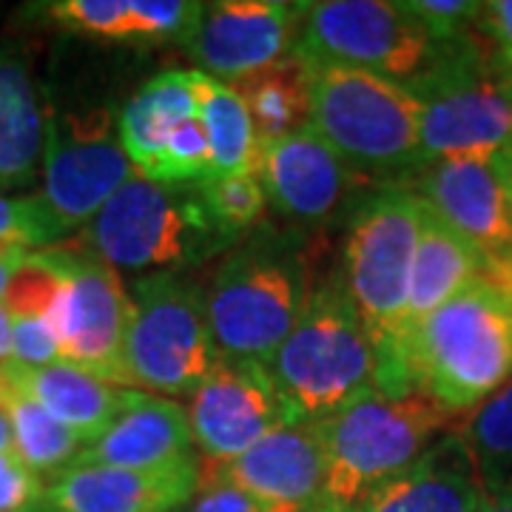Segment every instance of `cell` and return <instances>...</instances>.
<instances>
[{
    "mask_svg": "<svg viewBox=\"0 0 512 512\" xmlns=\"http://www.w3.org/2000/svg\"><path fill=\"white\" fill-rule=\"evenodd\" d=\"M404 367L447 413L484 404L512 379V296L476 276L407 333Z\"/></svg>",
    "mask_w": 512,
    "mask_h": 512,
    "instance_id": "obj_1",
    "label": "cell"
},
{
    "mask_svg": "<svg viewBox=\"0 0 512 512\" xmlns=\"http://www.w3.org/2000/svg\"><path fill=\"white\" fill-rule=\"evenodd\" d=\"M421 197L407 188H382L362 200L345 245V288L379 353L376 390L416 393L404 367L407 293L419 245Z\"/></svg>",
    "mask_w": 512,
    "mask_h": 512,
    "instance_id": "obj_2",
    "label": "cell"
},
{
    "mask_svg": "<svg viewBox=\"0 0 512 512\" xmlns=\"http://www.w3.org/2000/svg\"><path fill=\"white\" fill-rule=\"evenodd\" d=\"M296 421H322L379 384V353L345 279L325 282L265 362Z\"/></svg>",
    "mask_w": 512,
    "mask_h": 512,
    "instance_id": "obj_3",
    "label": "cell"
},
{
    "mask_svg": "<svg viewBox=\"0 0 512 512\" xmlns=\"http://www.w3.org/2000/svg\"><path fill=\"white\" fill-rule=\"evenodd\" d=\"M311 293L308 262L291 237L248 239L205 291L217 356L268 362L302 319Z\"/></svg>",
    "mask_w": 512,
    "mask_h": 512,
    "instance_id": "obj_4",
    "label": "cell"
},
{
    "mask_svg": "<svg viewBox=\"0 0 512 512\" xmlns=\"http://www.w3.org/2000/svg\"><path fill=\"white\" fill-rule=\"evenodd\" d=\"M228 242L205 208L200 185L157 183L140 171L83 225L77 239H69L111 268H157V274L160 268L202 262Z\"/></svg>",
    "mask_w": 512,
    "mask_h": 512,
    "instance_id": "obj_5",
    "label": "cell"
},
{
    "mask_svg": "<svg viewBox=\"0 0 512 512\" xmlns=\"http://www.w3.org/2000/svg\"><path fill=\"white\" fill-rule=\"evenodd\" d=\"M311 66V128L345 163L376 174L424 165L421 103L404 83L353 66Z\"/></svg>",
    "mask_w": 512,
    "mask_h": 512,
    "instance_id": "obj_6",
    "label": "cell"
},
{
    "mask_svg": "<svg viewBox=\"0 0 512 512\" xmlns=\"http://www.w3.org/2000/svg\"><path fill=\"white\" fill-rule=\"evenodd\" d=\"M447 410L424 393L390 396L370 390L319 421L328 478L325 501L356 510L387 478L416 464L447 421Z\"/></svg>",
    "mask_w": 512,
    "mask_h": 512,
    "instance_id": "obj_7",
    "label": "cell"
},
{
    "mask_svg": "<svg viewBox=\"0 0 512 512\" xmlns=\"http://www.w3.org/2000/svg\"><path fill=\"white\" fill-rule=\"evenodd\" d=\"M217 359L205 293L174 271L143 276L131 293L123 376L160 396L194 393Z\"/></svg>",
    "mask_w": 512,
    "mask_h": 512,
    "instance_id": "obj_8",
    "label": "cell"
},
{
    "mask_svg": "<svg viewBox=\"0 0 512 512\" xmlns=\"http://www.w3.org/2000/svg\"><path fill=\"white\" fill-rule=\"evenodd\" d=\"M421 103L424 165L447 157H490L512 143V100L470 37L407 83Z\"/></svg>",
    "mask_w": 512,
    "mask_h": 512,
    "instance_id": "obj_9",
    "label": "cell"
},
{
    "mask_svg": "<svg viewBox=\"0 0 512 512\" xmlns=\"http://www.w3.org/2000/svg\"><path fill=\"white\" fill-rule=\"evenodd\" d=\"M450 46L427 35L402 3L325 0L308 3L293 52L308 63L353 66L407 86L430 72Z\"/></svg>",
    "mask_w": 512,
    "mask_h": 512,
    "instance_id": "obj_10",
    "label": "cell"
},
{
    "mask_svg": "<svg viewBox=\"0 0 512 512\" xmlns=\"http://www.w3.org/2000/svg\"><path fill=\"white\" fill-rule=\"evenodd\" d=\"M131 174L134 165L120 143V117L114 109L97 106L46 114L40 200L63 237L89 225Z\"/></svg>",
    "mask_w": 512,
    "mask_h": 512,
    "instance_id": "obj_11",
    "label": "cell"
},
{
    "mask_svg": "<svg viewBox=\"0 0 512 512\" xmlns=\"http://www.w3.org/2000/svg\"><path fill=\"white\" fill-rule=\"evenodd\" d=\"M46 254L60 271V296L52 311L60 359L111 384H126L123 348L131 296L117 268L69 242L46 248Z\"/></svg>",
    "mask_w": 512,
    "mask_h": 512,
    "instance_id": "obj_12",
    "label": "cell"
},
{
    "mask_svg": "<svg viewBox=\"0 0 512 512\" xmlns=\"http://www.w3.org/2000/svg\"><path fill=\"white\" fill-rule=\"evenodd\" d=\"M188 421L194 447H200L208 464H222L296 419L265 362L217 356L191 393Z\"/></svg>",
    "mask_w": 512,
    "mask_h": 512,
    "instance_id": "obj_13",
    "label": "cell"
},
{
    "mask_svg": "<svg viewBox=\"0 0 512 512\" xmlns=\"http://www.w3.org/2000/svg\"><path fill=\"white\" fill-rule=\"evenodd\" d=\"M308 3L222 0L202 3V15L185 49L208 77L239 83L288 57Z\"/></svg>",
    "mask_w": 512,
    "mask_h": 512,
    "instance_id": "obj_14",
    "label": "cell"
},
{
    "mask_svg": "<svg viewBox=\"0 0 512 512\" xmlns=\"http://www.w3.org/2000/svg\"><path fill=\"white\" fill-rule=\"evenodd\" d=\"M202 473L228 481L268 512H305L325 495L328 450L319 421H291L242 456L205 464Z\"/></svg>",
    "mask_w": 512,
    "mask_h": 512,
    "instance_id": "obj_15",
    "label": "cell"
},
{
    "mask_svg": "<svg viewBox=\"0 0 512 512\" xmlns=\"http://www.w3.org/2000/svg\"><path fill=\"white\" fill-rule=\"evenodd\" d=\"M256 174L276 211L299 222L333 217L353 185L350 163L313 128L259 143Z\"/></svg>",
    "mask_w": 512,
    "mask_h": 512,
    "instance_id": "obj_16",
    "label": "cell"
},
{
    "mask_svg": "<svg viewBox=\"0 0 512 512\" xmlns=\"http://www.w3.org/2000/svg\"><path fill=\"white\" fill-rule=\"evenodd\" d=\"M419 194L481 251L512 248V205L498 157H447L424 165Z\"/></svg>",
    "mask_w": 512,
    "mask_h": 512,
    "instance_id": "obj_17",
    "label": "cell"
},
{
    "mask_svg": "<svg viewBox=\"0 0 512 512\" xmlns=\"http://www.w3.org/2000/svg\"><path fill=\"white\" fill-rule=\"evenodd\" d=\"M197 461L194 433L183 404L126 390V402L111 424L89 441L72 467H123V470H165Z\"/></svg>",
    "mask_w": 512,
    "mask_h": 512,
    "instance_id": "obj_18",
    "label": "cell"
},
{
    "mask_svg": "<svg viewBox=\"0 0 512 512\" xmlns=\"http://www.w3.org/2000/svg\"><path fill=\"white\" fill-rule=\"evenodd\" d=\"M200 464L165 470L66 467L46 487V504L57 512H177L200 490Z\"/></svg>",
    "mask_w": 512,
    "mask_h": 512,
    "instance_id": "obj_19",
    "label": "cell"
},
{
    "mask_svg": "<svg viewBox=\"0 0 512 512\" xmlns=\"http://www.w3.org/2000/svg\"><path fill=\"white\" fill-rule=\"evenodd\" d=\"M487 484L461 436L433 450L379 484L356 512H481Z\"/></svg>",
    "mask_w": 512,
    "mask_h": 512,
    "instance_id": "obj_20",
    "label": "cell"
},
{
    "mask_svg": "<svg viewBox=\"0 0 512 512\" xmlns=\"http://www.w3.org/2000/svg\"><path fill=\"white\" fill-rule=\"evenodd\" d=\"M0 370L6 382L18 387L29 399H35L57 421L72 427L86 444L109 427L126 402V387L106 382L63 359L43 367L3 362Z\"/></svg>",
    "mask_w": 512,
    "mask_h": 512,
    "instance_id": "obj_21",
    "label": "cell"
},
{
    "mask_svg": "<svg viewBox=\"0 0 512 512\" xmlns=\"http://www.w3.org/2000/svg\"><path fill=\"white\" fill-rule=\"evenodd\" d=\"M481 265H484V251L476 242L458 234L450 222L441 220L439 214L421 200L419 245H416L410 293H407V333L416 328L424 316L439 311L444 302H450L470 282H476Z\"/></svg>",
    "mask_w": 512,
    "mask_h": 512,
    "instance_id": "obj_22",
    "label": "cell"
},
{
    "mask_svg": "<svg viewBox=\"0 0 512 512\" xmlns=\"http://www.w3.org/2000/svg\"><path fill=\"white\" fill-rule=\"evenodd\" d=\"M197 117V72H165L148 80L120 111V143L134 171L154 177L171 131Z\"/></svg>",
    "mask_w": 512,
    "mask_h": 512,
    "instance_id": "obj_23",
    "label": "cell"
},
{
    "mask_svg": "<svg viewBox=\"0 0 512 512\" xmlns=\"http://www.w3.org/2000/svg\"><path fill=\"white\" fill-rule=\"evenodd\" d=\"M46 146V117L26 63L0 49V185L15 188L35 180Z\"/></svg>",
    "mask_w": 512,
    "mask_h": 512,
    "instance_id": "obj_24",
    "label": "cell"
},
{
    "mask_svg": "<svg viewBox=\"0 0 512 512\" xmlns=\"http://www.w3.org/2000/svg\"><path fill=\"white\" fill-rule=\"evenodd\" d=\"M313 66L291 52L279 63L231 83L251 111L259 143L311 128Z\"/></svg>",
    "mask_w": 512,
    "mask_h": 512,
    "instance_id": "obj_25",
    "label": "cell"
},
{
    "mask_svg": "<svg viewBox=\"0 0 512 512\" xmlns=\"http://www.w3.org/2000/svg\"><path fill=\"white\" fill-rule=\"evenodd\" d=\"M197 114L211 143V160H214L211 177L256 171L259 137L251 111L231 83L197 72Z\"/></svg>",
    "mask_w": 512,
    "mask_h": 512,
    "instance_id": "obj_26",
    "label": "cell"
},
{
    "mask_svg": "<svg viewBox=\"0 0 512 512\" xmlns=\"http://www.w3.org/2000/svg\"><path fill=\"white\" fill-rule=\"evenodd\" d=\"M0 407L6 410L12 424V439L18 453L37 476H60L66 467H72L74 458L86 447V441L57 421L49 410H43L35 399L20 393L18 387L6 382L0 393Z\"/></svg>",
    "mask_w": 512,
    "mask_h": 512,
    "instance_id": "obj_27",
    "label": "cell"
},
{
    "mask_svg": "<svg viewBox=\"0 0 512 512\" xmlns=\"http://www.w3.org/2000/svg\"><path fill=\"white\" fill-rule=\"evenodd\" d=\"M487 487L512 481V379L498 387L458 433Z\"/></svg>",
    "mask_w": 512,
    "mask_h": 512,
    "instance_id": "obj_28",
    "label": "cell"
},
{
    "mask_svg": "<svg viewBox=\"0 0 512 512\" xmlns=\"http://www.w3.org/2000/svg\"><path fill=\"white\" fill-rule=\"evenodd\" d=\"M46 15L77 35L114 40V43H148L140 0H57Z\"/></svg>",
    "mask_w": 512,
    "mask_h": 512,
    "instance_id": "obj_29",
    "label": "cell"
},
{
    "mask_svg": "<svg viewBox=\"0 0 512 512\" xmlns=\"http://www.w3.org/2000/svg\"><path fill=\"white\" fill-rule=\"evenodd\" d=\"M197 185H200V194L211 220L217 222L222 237L231 239V242L242 237L245 231L256 228L265 217L268 194H265L256 171L211 177V180H202Z\"/></svg>",
    "mask_w": 512,
    "mask_h": 512,
    "instance_id": "obj_30",
    "label": "cell"
},
{
    "mask_svg": "<svg viewBox=\"0 0 512 512\" xmlns=\"http://www.w3.org/2000/svg\"><path fill=\"white\" fill-rule=\"evenodd\" d=\"M63 237L49 208L37 197H3L0 194V242L20 248H43Z\"/></svg>",
    "mask_w": 512,
    "mask_h": 512,
    "instance_id": "obj_31",
    "label": "cell"
},
{
    "mask_svg": "<svg viewBox=\"0 0 512 512\" xmlns=\"http://www.w3.org/2000/svg\"><path fill=\"white\" fill-rule=\"evenodd\" d=\"M402 6L436 43L464 40L470 23H476L484 9L476 0H407Z\"/></svg>",
    "mask_w": 512,
    "mask_h": 512,
    "instance_id": "obj_32",
    "label": "cell"
},
{
    "mask_svg": "<svg viewBox=\"0 0 512 512\" xmlns=\"http://www.w3.org/2000/svg\"><path fill=\"white\" fill-rule=\"evenodd\" d=\"M43 501H46L43 478L15 450L0 453V512L32 510Z\"/></svg>",
    "mask_w": 512,
    "mask_h": 512,
    "instance_id": "obj_33",
    "label": "cell"
},
{
    "mask_svg": "<svg viewBox=\"0 0 512 512\" xmlns=\"http://www.w3.org/2000/svg\"><path fill=\"white\" fill-rule=\"evenodd\" d=\"M185 512H268L256 498L220 478L200 473V490L185 504Z\"/></svg>",
    "mask_w": 512,
    "mask_h": 512,
    "instance_id": "obj_34",
    "label": "cell"
},
{
    "mask_svg": "<svg viewBox=\"0 0 512 512\" xmlns=\"http://www.w3.org/2000/svg\"><path fill=\"white\" fill-rule=\"evenodd\" d=\"M481 26L501 52H512V0H493L481 9Z\"/></svg>",
    "mask_w": 512,
    "mask_h": 512,
    "instance_id": "obj_35",
    "label": "cell"
},
{
    "mask_svg": "<svg viewBox=\"0 0 512 512\" xmlns=\"http://www.w3.org/2000/svg\"><path fill=\"white\" fill-rule=\"evenodd\" d=\"M26 256H29V248L0 242V299H3V291H6V285H9V279H12L15 271L26 262Z\"/></svg>",
    "mask_w": 512,
    "mask_h": 512,
    "instance_id": "obj_36",
    "label": "cell"
},
{
    "mask_svg": "<svg viewBox=\"0 0 512 512\" xmlns=\"http://www.w3.org/2000/svg\"><path fill=\"white\" fill-rule=\"evenodd\" d=\"M481 512H512V481L487 487V504Z\"/></svg>",
    "mask_w": 512,
    "mask_h": 512,
    "instance_id": "obj_37",
    "label": "cell"
},
{
    "mask_svg": "<svg viewBox=\"0 0 512 512\" xmlns=\"http://www.w3.org/2000/svg\"><path fill=\"white\" fill-rule=\"evenodd\" d=\"M493 72H495V80L501 83V89L507 92V97L512 100V52H495L493 55Z\"/></svg>",
    "mask_w": 512,
    "mask_h": 512,
    "instance_id": "obj_38",
    "label": "cell"
},
{
    "mask_svg": "<svg viewBox=\"0 0 512 512\" xmlns=\"http://www.w3.org/2000/svg\"><path fill=\"white\" fill-rule=\"evenodd\" d=\"M3 362H12V325H9V316L0 305V365Z\"/></svg>",
    "mask_w": 512,
    "mask_h": 512,
    "instance_id": "obj_39",
    "label": "cell"
},
{
    "mask_svg": "<svg viewBox=\"0 0 512 512\" xmlns=\"http://www.w3.org/2000/svg\"><path fill=\"white\" fill-rule=\"evenodd\" d=\"M15 450V439H12V424H9V416L6 410L0 407V453H9Z\"/></svg>",
    "mask_w": 512,
    "mask_h": 512,
    "instance_id": "obj_40",
    "label": "cell"
},
{
    "mask_svg": "<svg viewBox=\"0 0 512 512\" xmlns=\"http://www.w3.org/2000/svg\"><path fill=\"white\" fill-rule=\"evenodd\" d=\"M305 512H356V510H350V507H339V504H330V501H319V504H313V507H308Z\"/></svg>",
    "mask_w": 512,
    "mask_h": 512,
    "instance_id": "obj_41",
    "label": "cell"
},
{
    "mask_svg": "<svg viewBox=\"0 0 512 512\" xmlns=\"http://www.w3.org/2000/svg\"><path fill=\"white\" fill-rule=\"evenodd\" d=\"M498 160H501V163L507 165V168H512V143L507 148H504V151H501V154H498Z\"/></svg>",
    "mask_w": 512,
    "mask_h": 512,
    "instance_id": "obj_42",
    "label": "cell"
},
{
    "mask_svg": "<svg viewBox=\"0 0 512 512\" xmlns=\"http://www.w3.org/2000/svg\"><path fill=\"white\" fill-rule=\"evenodd\" d=\"M498 157V154H495ZM501 163V160H498ZM501 168H504V177H507V191H510V205H512V168H507V165L501 163Z\"/></svg>",
    "mask_w": 512,
    "mask_h": 512,
    "instance_id": "obj_43",
    "label": "cell"
},
{
    "mask_svg": "<svg viewBox=\"0 0 512 512\" xmlns=\"http://www.w3.org/2000/svg\"><path fill=\"white\" fill-rule=\"evenodd\" d=\"M23 512H57V510H52V507L43 501V504H37V507H32V510H23Z\"/></svg>",
    "mask_w": 512,
    "mask_h": 512,
    "instance_id": "obj_44",
    "label": "cell"
},
{
    "mask_svg": "<svg viewBox=\"0 0 512 512\" xmlns=\"http://www.w3.org/2000/svg\"><path fill=\"white\" fill-rule=\"evenodd\" d=\"M3 387H6V379H3V370H0V393H3Z\"/></svg>",
    "mask_w": 512,
    "mask_h": 512,
    "instance_id": "obj_45",
    "label": "cell"
},
{
    "mask_svg": "<svg viewBox=\"0 0 512 512\" xmlns=\"http://www.w3.org/2000/svg\"><path fill=\"white\" fill-rule=\"evenodd\" d=\"M0 188H3V185H0Z\"/></svg>",
    "mask_w": 512,
    "mask_h": 512,
    "instance_id": "obj_46",
    "label": "cell"
}]
</instances>
